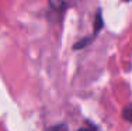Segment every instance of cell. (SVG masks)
<instances>
[{
    "label": "cell",
    "instance_id": "2",
    "mask_svg": "<svg viewBox=\"0 0 132 131\" xmlns=\"http://www.w3.org/2000/svg\"><path fill=\"white\" fill-rule=\"evenodd\" d=\"M124 118H125V120H128L129 123H132V106H131V107H127L124 110Z\"/></svg>",
    "mask_w": 132,
    "mask_h": 131
},
{
    "label": "cell",
    "instance_id": "3",
    "mask_svg": "<svg viewBox=\"0 0 132 131\" xmlns=\"http://www.w3.org/2000/svg\"><path fill=\"white\" fill-rule=\"evenodd\" d=\"M79 131H96V128L92 126V127H83L81 130H79Z\"/></svg>",
    "mask_w": 132,
    "mask_h": 131
},
{
    "label": "cell",
    "instance_id": "1",
    "mask_svg": "<svg viewBox=\"0 0 132 131\" xmlns=\"http://www.w3.org/2000/svg\"><path fill=\"white\" fill-rule=\"evenodd\" d=\"M76 0H49L51 10L56 14H62L68 7H70Z\"/></svg>",
    "mask_w": 132,
    "mask_h": 131
}]
</instances>
